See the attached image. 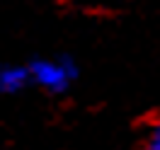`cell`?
Segmentation results:
<instances>
[{
  "instance_id": "obj_2",
  "label": "cell",
  "mask_w": 160,
  "mask_h": 150,
  "mask_svg": "<svg viewBox=\"0 0 160 150\" xmlns=\"http://www.w3.org/2000/svg\"><path fill=\"white\" fill-rule=\"evenodd\" d=\"M29 85L32 75L27 63H0V94H17Z\"/></svg>"
},
{
  "instance_id": "obj_3",
  "label": "cell",
  "mask_w": 160,
  "mask_h": 150,
  "mask_svg": "<svg viewBox=\"0 0 160 150\" xmlns=\"http://www.w3.org/2000/svg\"><path fill=\"white\" fill-rule=\"evenodd\" d=\"M138 150H160V116L153 119V123L148 126V131H146V136L141 140Z\"/></svg>"
},
{
  "instance_id": "obj_1",
  "label": "cell",
  "mask_w": 160,
  "mask_h": 150,
  "mask_svg": "<svg viewBox=\"0 0 160 150\" xmlns=\"http://www.w3.org/2000/svg\"><path fill=\"white\" fill-rule=\"evenodd\" d=\"M27 65H29L32 85L41 87L49 94H66L70 85L80 78L78 60L68 53L56 58H32Z\"/></svg>"
}]
</instances>
